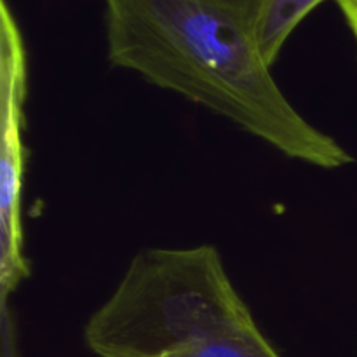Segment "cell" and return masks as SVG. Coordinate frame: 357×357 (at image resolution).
<instances>
[{
    "label": "cell",
    "instance_id": "5b68a950",
    "mask_svg": "<svg viewBox=\"0 0 357 357\" xmlns=\"http://www.w3.org/2000/svg\"><path fill=\"white\" fill-rule=\"evenodd\" d=\"M337 3L342 9V13H344L347 24L351 26L352 33H354L357 40V0H337Z\"/></svg>",
    "mask_w": 357,
    "mask_h": 357
},
{
    "label": "cell",
    "instance_id": "6da1fadb",
    "mask_svg": "<svg viewBox=\"0 0 357 357\" xmlns=\"http://www.w3.org/2000/svg\"><path fill=\"white\" fill-rule=\"evenodd\" d=\"M265 0H105L108 59L180 94L288 159L338 169L354 157L286 98L260 44Z\"/></svg>",
    "mask_w": 357,
    "mask_h": 357
},
{
    "label": "cell",
    "instance_id": "277c9868",
    "mask_svg": "<svg viewBox=\"0 0 357 357\" xmlns=\"http://www.w3.org/2000/svg\"><path fill=\"white\" fill-rule=\"evenodd\" d=\"M326 0H265L260 23V44L265 59L274 65L289 35Z\"/></svg>",
    "mask_w": 357,
    "mask_h": 357
},
{
    "label": "cell",
    "instance_id": "3957f363",
    "mask_svg": "<svg viewBox=\"0 0 357 357\" xmlns=\"http://www.w3.org/2000/svg\"><path fill=\"white\" fill-rule=\"evenodd\" d=\"M28 61L23 35L9 6L0 21V296L2 303L30 275L24 257L21 195L24 176L23 108Z\"/></svg>",
    "mask_w": 357,
    "mask_h": 357
},
{
    "label": "cell",
    "instance_id": "7a4b0ae2",
    "mask_svg": "<svg viewBox=\"0 0 357 357\" xmlns=\"http://www.w3.org/2000/svg\"><path fill=\"white\" fill-rule=\"evenodd\" d=\"M255 323L218 250L153 248L136 255L84 326L98 357H169L208 335Z\"/></svg>",
    "mask_w": 357,
    "mask_h": 357
}]
</instances>
